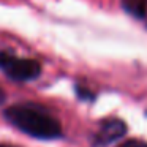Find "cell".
<instances>
[{
    "instance_id": "obj_3",
    "label": "cell",
    "mask_w": 147,
    "mask_h": 147,
    "mask_svg": "<svg viewBox=\"0 0 147 147\" xmlns=\"http://www.w3.org/2000/svg\"><path fill=\"white\" fill-rule=\"evenodd\" d=\"M127 133V125L122 120H111L106 122L101 127L95 138V146H108L111 142H115Z\"/></svg>"
},
{
    "instance_id": "obj_6",
    "label": "cell",
    "mask_w": 147,
    "mask_h": 147,
    "mask_svg": "<svg viewBox=\"0 0 147 147\" xmlns=\"http://www.w3.org/2000/svg\"><path fill=\"white\" fill-rule=\"evenodd\" d=\"M0 147H13V146H5V144H2Z\"/></svg>"
},
{
    "instance_id": "obj_2",
    "label": "cell",
    "mask_w": 147,
    "mask_h": 147,
    "mask_svg": "<svg viewBox=\"0 0 147 147\" xmlns=\"http://www.w3.org/2000/svg\"><path fill=\"white\" fill-rule=\"evenodd\" d=\"M0 68L14 81H32L40 76L41 67L32 59H18L10 52H0Z\"/></svg>"
},
{
    "instance_id": "obj_5",
    "label": "cell",
    "mask_w": 147,
    "mask_h": 147,
    "mask_svg": "<svg viewBox=\"0 0 147 147\" xmlns=\"http://www.w3.org/2000/svg\"><path fill=\"white\" fill-rule=\"evenodd\" d=\"M3 101H5V93H3V90L0 89V105H2Z\"/></svg>"
},
{
    "instance_id": "obj_1",
    "label": "cell",
    "mask_w": 147,
    "mask_h": 147,
    "mask_svg": "<svg viewBox=\"0 0 147 147\" xmlns=\"http://www.w3.org/2000/svg\"><path fill=\"white\" fill-rule=\"evenodd\" d=\"M8 122L38 139H57L62 136V127L51 114L35 105H16L5 111Z\"/></svg>"
},
{
    "instance_id": "obj_4",
    "label": "cell",
    "mask_w": 147,
    "mask_h": 147,
    "mask_svg": "<svg viewBox=\"0 0 147 147\" xmlns=\"http://www.w3.org/2000/svg\"><path fill=\"white\" fill-rule=\"evenodd\" d=\"M120 147H147V146L144 142H141V141L133 139V141H127V142L120 144Z\"/></svg>"
}]
</instances>
